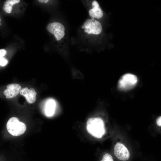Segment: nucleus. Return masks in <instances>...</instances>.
<instances>
[{"mask_svg":"<svg viewBox=\"0 0 161 161\" xmlns=\"http://www.w3.org/2000/svg\"><path fill=\"white\" fill-rule=\"evenodd\" d=\"M7 60L3 57L0 58V65L1 66H6L8 63Z\"/></svg>","mask_w":161,"mask_h":161,"instance_id":"nucleus-13","label":"nucleus"},{"mask_svg":"<svg viewBox=\"0 0 161 161\" xmlns=\"http://www.w3.org/2000/svg\"><path fill=\"white\" fill-rule=\"evenodd\" d=\"M114 153L116 157L122 161L128 160L130 157V152L123 143L118 142L114 146Z\"/></svg>","mask_w":161,"mask_h":161,"instance_id":"nucleus-6","label":"nucleus"},{"mask_svg":"<svg viewBox=\"0 0 161 161\" xmlns=\"http://www.w3.org/2000/svg\"><path fill=\"white\" fill-rule=\"evenodd\" d=\"M7 88L3 93L7 98H11L16 97L22 89L20 85L17 83L9 84Z\"/></svg>","mask_w":161,"mask_h":161,"instance_id":"nucleus-7","label":"nucleus"},{"mask_svg":"<svg viewBox=\"0 0 161 161\" xmlns=\"http://www.w3.org/2000/svg\"><path fill=\"white\" fill-rule=\"evenodd\" d=\"M38 1L40 3H47L48 1V0H38Z\"/></svg>","mask_w":161,"mask_h":161,"instance_id":"nucleus-16","label":"nucleus"},{"mask_svg":"<svg viewBox=\"0 0 161 161\" xmlns=\"http://www.w3.org/2000/svg\"><path fill=\"white\" fill-rule=\"evenodd\" d=\"M100 161H114L112 156L109 153H106L103 156Z\"/></svg>","mask_w":161,"mask_h":161,"instance_id":"nucleus-12","label":"nucleus"},{"mask_svg":"<svg viewBox=\"0 0 161 161\" xmlns=\"http://www.w3.org/2000/svg\"><path fill=\"white\" fill-rule=\"evenodd\" d=\"M6 51L4 49H0V57H3L6 54Z\"/></svg>","mask_w":161,"mask_h":161,"instance_id":"nucleus-15","label":"nucleus"},{"mask_svg":"<svg viewBox=\"0 0 161 161\" xmlns=\"http://www.w3.org/2000/svg\"><path fill=\"white\" fill-rule=\"evenodd\" d=\"M20 94L25 97L27 101L29 103H32L36 100L37 93L33 88L30 89L26 87L23 88L21 91Z\"/></svg>","mask_w":161,"mask_h":161,"instance_id":"nucleus-8","label":"nucleus"},{"mask_svg":"<svg viewBox=\"0 0 161 161\" xmlns=\"http://www.w3.org/2000/svg\"><path fill=\"white\" fill-rule=\"evenodd\" d=\"M46 28L49 32L54 35L57 41L60 40L65 35V27L59 22L50 23L47 25Z\"/></svg>","mask_w":161,"mask_h":161,"instance_id":"nucleus-5","label":"nucleus"},{"mask_svg":"<svg viewBox=\"0 0 161 161\" xmlns=\"http://www.w3.org/2000/svg\"><path fill=\"white\" fill-rule=\"evenodd\" d=\"M138 81L137 76L133 74L126 73L123 75L120 78L117 84L119 90L126 91L134 87Z\"/></svg>","mask_w":161,"mask_h":161,"instance_id":"nucleus-3","label":"nucleus"},{"mask_svg":"<svg viewBox=\"0 0 161 161\" xmlns=\"http://www.w3.org/2000/svg\"><path fill=\"white\" fill-rule=\"evenodd\" d=\"M87 132L93 136L100 138L105 133L104 122L100 117H91L88 119L86 125Z\"/></svg>","mask_w":161,"mask_h":161,"instance_id":"nucleus-1","label":"nucleus"},{"mask_svg":"<svg viewBox=\"0 0 161 161\" xmlns=\"http://www.w3.org/2000/svg\"><path fill=\"white\" fill-rule=\"evenodd\" d=\"M56 107V103L52 99L49 100L47 102L45 109L46 115L48 117L52 116L54 114Z\"/></svg>","mask_w":161,"mask_h":161,"instance_id":"nucleus-10","label":"nucleus"},{"mask_svg":"<svg viewBox=\"0 0 161 161\" xmlns=\"http://www.w3.org/2000/svg\"><path fill=\"white\" fill-rule=\"evenodd\" d=\"M8 132L12 135L19 136L23 134L26 129L25 124L20 122L18 118L13 117L10 118L7 124Z\"/></svg>","mask_w":161,"mask_h":161,"instance_id":"nucleus-2","label":"nucleus"},{"mask_svg":"<svg viewBox=\"0 0 161 161\" xmlns=\"http://www.w3.org/2000/svg\"><path fill=\"white\" fill-rule=\"evenodd\" d=\"M156 122L157 125L161 126V116L159 117L157 119Z\"/></svg>","mask_w":161,"mask_h":161,"instance_id":"nucleus-14","label":"nucleus"},{"mask_svg":"<svg viewBox=\"0 0 161 161\" xmlns=\"http://www.w3.org/2000/svg\"><path fill=\"white\" fill-rule=\"evenodd\" d=\"M20 0H7L4 2L3 7V10L6 13H10L12 10V6L18 3Z\"/></svg>","mask_w":161,"mask_h":161,"instance_id":"nucleus-11","label":"nucleus"},{"mask_svg":"<svg viewBox=\"0 0 161 161\" xmlns=\"http://www.w3.org/2000/svg\"><path fill=\"white\" fill-rule=\"evenodd\" d=\"M82 28L85 29L84 32L88 34L98 35L102 30L101 23L93 19H88L84 22Z\"/></svg>","mask_w":161,"mask_h":161,"instance_id":"nucleus-4","label":"nucleus"},{"mask_svg":"<svg viewBox=\"0 0 161 161\" xmlns=\"http://www.w3.org/2000/svg\"><path fill=\"white\" fill-rule=\"evenodd\" d=\"M92 8L89 10V16L93 18L99 19L102 17L103 12L99 6L98 2L94 1L92 3Z\"/></svg>","mask_w":161,"mask_h":161,"instance_id":"nucleus-9","label":"nucleus"}]
</instances>
